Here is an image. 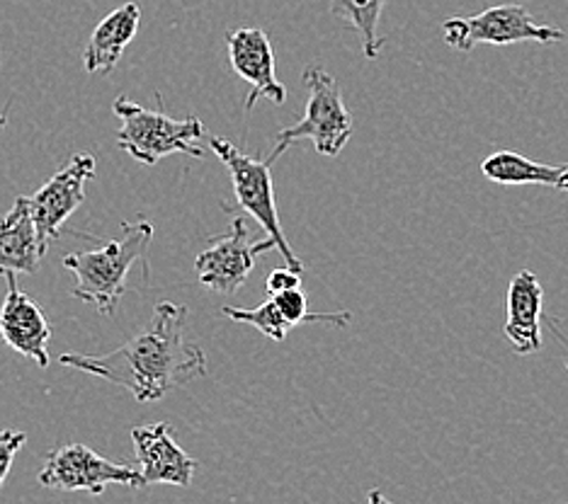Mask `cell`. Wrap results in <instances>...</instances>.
Wrapping results in <instances>:
<instances>
[{"mask_svg": "<svg viewBox=\"0 0 568 504\" xmlns=\"http://www.w3.org/2000/svg\"><path fill=\"white\" fill-rule=\"evenodd\" d=\"M8 279V294L3 308H0V338L3 342L16 349L18 354L37 361L42 369L49 367V340H51V328L44 316L42 306L32 301L28 294H24L16 275H6Z\"/></svg>", "mask_w": 568, "mask_h": 504, "instance_id": "12", "label": "cell"}, {"mask_svg": "<svg viewBox=\"0 0 568 504\" xmlns=\"http://www.w3.org/2000/svg\"><path fill=\"white\" fill-rule=\"evenodd\" d=\"M541 313H545V289L535 271L523 269L513 277L508 287V318L506 332L508 342L518 354H537L541 340Z\"/></svg>", "mask_w": 568, "mask_h": 504, "instance_id": "13", "label": "cell"}, {"mask_svg": "<svg viewBox=\"0 0 568 504\" xmlns=\"http://www.w3.org/2000/svg\"><path fill=\"white\" fill-rule=\"evenodd\" d=\"M566 369H568V359H566Z\"/></svg>", "mask_w": 568, "mask_h": 504, "instance_id": "23", "label": "cell"}, {"mask_svg": "<svg viewBox=\"0 0 568 504\" xmlns=\"http://www.w3.org/2000/svg\"><path fill=\"white\" fill-rule=\"evenodd\" d=\"M384 0H331V12L335 18L351 22L363 42V54L367 61H374L382 54L384 39L379 37Z\"/></svg>", "mask_w": 568, "mask_h": 504, "instance_id": "17", "label": "cell"}, {"mask_svg": "<svg viewBox=\"0 0 568 504\" xmlns=\"http://www.w3.org/2000/svg\"><path fill=\"white\" fill-rule=\"evenodd\" d=\"M93 177L95 155L81 151L30 197L37 236H40L44 253L51 243L59 240L61 228L69 222L71 214L85 202V185Z\"/></svg>", "mask_w": 568, "mask_h": 504, "instance_id": "8", "label": "cell"}, {"mask_svg": "<svg viewBox=\"0 0 568 504\" xmlns=\"http://www.w3.org/2000/svg\"><path fill=\"white\" fill-rule=\"evenodd\" d=\"M44 255L30 197H18L12 209L0 218V275H37Z\"/></svg>", "mask_w": 568, "mask_h": 504, "instance_id": "14", "label": "cell"}, {"mask_svg": "<svg viewBox=\"0 0 568 504\" xmlns=\"http://www.w3.org/2000/svg\"><path fill=\"white\" fill-rule=\"evenodd\" d=\"M304 83L308 90L304 116L277 134V146L270 155L273 163L296 141H312L316 153L335 158L353 138V114L345 107L338 81L321 66H312L304 71Z\"/></svg>", "mask_w": 568, "mask_h": 504, "instance_id": "4", "label": "cell"}, {"mask_svg": "<svg viewBox=\"0 0 568 504\" xmlns=\"http://www.w3.org/2000/svg\"><path fill=\"white\" fill-rule=\"evenodd\" d=\"M445 42L457 51H471L479 44L508 47L520 42L551 44L564 42L566 34L549 24H539L527 8L518 3L488 8L471 18H449L443 24Z\"/></svg>", "mask_w": 568, "mask_h": 504, "instance_id": "6", "label": "cell"}, {"mask_svg": "<svg viewBox=\"0 0 568 504\" xmlns=\"http://www.w3.org/2000/svg\"><path fill=\"white\" fill-rule=\"evenodd\" d=\"M222 313L231 320H239V322H245V326H253L255 330H261L265 338L275 340V342H282L292 330L287 318L282 316V310L273 301V296H267V301H263L261 306H255V308L226 306V308H222Z\"/></svg>", "mask_w": 568, "mask_h": 504, "instance_id": "18", "label": "cell"}, {"mask_svg": "<svg viewBox=\"0 0 568 504\" xmlns=\"http://www.w3.org/2000/svg\"><path fill=\"white\" fill-rule=\"evenodd\" d=\"M6 126H8V116H6L3 110H0V134L6 132Z\"/></svg>", "mask_w": 568, "mask_h": 504, "instance_id": "22", "label": "cell"}, {"mask_svg": "<svg viewBox=\"0 0 568 504\" xmlns=\"http://www.w3.org/2000/svg\"><path fill=\"white\" fill-rule=\"evenodd\" d=\"M122 233L120 240H110L102 248L63 257V267L75 279L73 299L95 306L100 316H112L118 310L126 291L129 269L146 255L153 240V224H122Z\"/></svg>", "mask_w": 568, "mask_h": 504, "instance_id": "2", "label": "cell"}, {"mask_svg": "<svg viewBox=\"0 0 568 504\" xmlns=\"http://www.w3.org/2000/svg\"><path fill=\"white\" fill-rule=\"evenodd\" d=\"M28 442V434L18 430H0V490H3L12 461L20 454V449Z\"/></svg>", "mask_w": 568, "mask_h": 504, "instance_id": "19", "label": "cell"}, {"mask_svg": "<svg viewBox=\"0 0 568 504\" xmlns=\"http://www.w3.org/2000/svg\"><path fill=\"white\" fill-rule=\"evenodd\" d=\"M481 173L496 185H541L568 192V165H547L529 161L515 151H498L481 163Z\"/></svg>", "mask_w": 568, "mask_h": 504, "instance_id": "16", "label": "cell"}, {"mask_svg": "<svg viewBox=\"0 0 568 504\" xmlns=\"http://www.w3.org/2000/svg\"><path fill=\"white\" fill-rule=\"evenodd\" d=\"M226 49L231 69L251 85V95L245 100V112H251L257 100H270L275 105H284L287 88L277 81L275 73V51L270 44L267 32L257 28H241L226 34Z\"/></svg>", "mask_w": 568, "mask_h": 504, "instance_id": "10", "label": "cell"}, {"mask_svg": "<svg viewBox=\"0 0 568 504\" xmlns=\"http://www.w3.org/2000/svg\"><path fill=\"white\" fill-rule=\"evenodd\" d=\"M159 97V110H146L139 102L120 95L114 100V114L120 116L122 128L118 134V146L144 165H156L168 155L183 153L192 158H206V148L197 146L204 136V124L197 114L185 120H173L165 114L163 100Z\"/></svg>", "mask_w": 568, "mask_h": 504, "instance_id": "3", "label": "cell"}, {"mask_svg": "<svg viewBox=\"0 0 568 504\" xmlns=\"http://www.w3.org/2000/svg\"><path fill=\"white\" fill-rule=\"evenodd\" d=\"M267 250H277L275 240L265 238L261 243H251L245 218H234L226 236L216 238L210 248L195 257V271L204 287L216 294H234L251 277L257 257Z\"/></svg>", "mask_w": 568, "mask_h": 504, "instance_id": "9", "label": "cell"}, {"mask_svg": "<svg viewBox=\"0 0 568 504\" xmlns=\"http://www.w3.org/2000/svg\"><path fill=\"white\" fill-rule=\"evenodd\" d=\"M40 483L61 493L102 495L108 485L144 487V477L136 469L100 456L85 444H67L49 451L40 471Z\"/></svg>", "mask_w": 568, "mask_h": 504, "instance_id": "7", "label": "cell"}, {"mask_svg": "<svg viewBox=\"0 0 568 504\" xmlns=\"http://www.w3.org/2000/svg\"><path fill=\"white\" fill-rule=\"evenodd\" d=\"M132 442L136 449V471L146 485L187 487L197 471V461L178 446L165 422L134 426Z\"/></svg>", "mask_w": 568, "mask_h": 504, "instance_id": "11", "label": "cell"}, {"mask_svg": "<svg viewBox=\"0 0 568 504\" xmlns=\"http://www.w3.org/2000/svg\"><path fill=\"white\" fill-rule=\"evenodd\" d=\"M210 148L216 153V158L226 165L231 183H234L236 204L263 226L270 240H275L282 260L287 263V267L302 275L304 263L296 257L290 240L284 238L282 233L273 189V161H257L253 155H245L222 136H212Z\"/></svg>", "mask_w": 568, "mask_h": 504, "instance_id": "5", "label": "cell"}, {"mask_svg": "<svg viewBox=\"0 0 568 504\" xmlns=\"http://www.w3.org/2000/svg\"><path fill=\"white\" fill-rule=\"evenodd\" d=\"M141 22V10L136 3H124L102 20L83 51V66L88 73L108 75L124 54V49L134 42Z\"/></svg>", "mask_w": 568, "mask_h": 504, "instance_id": "15", "label": "cell"}, {"mask_svg": "<svg viewBox=\"0 0 568 504\" xmlns=\"http://www.w3.org/2000/svg\"><path fill=\"white\" fill-rule=\"evenodd\" d=\"M265 287H267V296L292 291V289H302V275H300V271L290 269V267H277L267 275Z\"/></svg>", "mask_w": 568, "mask_h": 504, "instance_id": "20", "label": "cell"}, {"mask_svg": "<svg viewBox=\"0 0 568 504\" xmlns=\"http://www.w3.org/2000/svg\"><path fill=\"white\" fill-rule=\"evenodd\" d=\"M367 504H394L389 497H386L382 490H377V487H372L369 493H367Z\"/></svg>", "mask_w": 568, "mask_h": 504, "instance_id": "21", "label": "cell"}, {"mask_svg": "<svg viewBox=\"0 0 568 504\" xmlns=\"http://www.w3.org/2000/svg\"><path fill=\"white\" fill-rule=\"evenodd\" d=\"M187 308L161 301L156 313L108 354H61L63 367L126 388L139 403L161 400L178 385L206 377L204 349L187 340Z\"/></svg>", "mask_w": 568, "mask_h": 504, "instance_id": "1", "label": "cell"}]
</instances>
